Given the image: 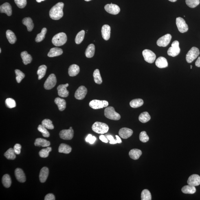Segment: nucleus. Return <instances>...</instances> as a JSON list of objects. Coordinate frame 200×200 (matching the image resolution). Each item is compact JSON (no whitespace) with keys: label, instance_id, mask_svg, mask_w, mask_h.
Here are the masks:
<instances>
[{"label":"nucleus","instance_id":"nucleus-1","mask_svg":"<svg viewBox=\"0 0 200 200\" xmlns=\"http://www.w3.org/2000/svg\"><path fill=\"white\" fill-rule=\"evenodd\" d=\"M64 6L63 2H60L52 7L49 11V16L51 19L58 20L63 17V8Z\"/></svg>","mask_w":200,"mask_h":200},{"label":"nucleus","instance_id":"nucleus-2","mask_svg":"<svg viewBox=\"0 0 200 200\" xmlns=\"http://www.w3.org/2000/svg\"><path fill=\"white\" fill-rule=\"evenodd\" d=\"M67 40V35L64 32H60L54 36L52 43L56 47L61 46L66 43Z\"/></svg>","mask_w":200,"mask_h":200},{"label":"nucleus","instance_id":"nucleus-3","mask_svg":"<svg viewBox=\"0 0 200 200\" xmlns=\"http://www.w3.org/2000/svg\"><path fill=\"white\" fill-rule=\"evenodd\" d=\"M92 129L95 133L98 134H104L109 131V127L107 124L100 122H95L93 124Z\"/></svg>","mask_w":200,"mask_h":200},{"label":"nucleus","instance_id":"nucleus-4","mask_svg":"<svg viewBox=\"0 0 200 200\" xmlns=\"http://www.w3.org/2000/svg\"><path fill=\"white\" fill-rule=\"evenodd\" d=\"M104 114L106 117L111 120H117L121 118L120 114L116 112L114 108L112 106L106 108L104 110Z\"/></svg>","mask_w":200,"mask_h":200},{"label":"nucleus","instance_id":"nucleus-5","mask_svg":"<svg viewBox=\"0 0 200 200\" xmlns=\"http://www.w3.org/2000/svg\"><path fill=\"white\" fill-rule=\"evenodd\" d=\"M200 54L199 49L197 47H193L186 55V61L188 63H192Z\"/></svg>","mask_w":200,"mask_h":200},{"label":"nucleus","instance_id":"nucleus-6","mask_svg":"<svg viewBox=\"0 0 200 200\" xmlns=\"http://www.w3.org/2000/svg\"><path fill=\"white\" fill-rule=\"evenodd\" d=\"M109 105V103L106 100H93L89 104L90 107L94 109H101L107 107Z\"/></svg>","mask_w":200,"mask_h":200},{"label":"nucleus","instance_id":"nucleus-7","mask_svg":"<svg viewBox=\"0 0 200 200\" xmlns=\"http://www.w3.org/2000/svg\"><path fill=\"white\" fill-rule=\"evenodd\" d=\"M57 80L55 75L51 74L47 78L45 82L44 87L47 90H50L53 88L56 85Z\"/></svg>","mask_w":200,"mask_h":200},{"label":"nucleus","instance_id":"nucleus-8","mask_svg":"<svg viewBox=\"0 0 200 200\" xmlns=\"http://www.w3.org/2000/svg\"><path fill=\"white\" fill-rule=\"evenodd\" d=\"M176 25L180 32L182 33L186 32L188 30V27L186 22L183 18L178 17L176 19Z\"/></svg>","mask_w":200,"mask_h":200},{"label":"nucleus","instance_id":"nucleus-9","mask_svg":"<svg viewBox=\"0 0 200 200\" xmlns=\"http://www.w3.org/2000/svg\"><path fill=\"white\" fill-rule=\"evenodd\" d=\"M142 55L144 59L149 63H152L155 61L156 56L155 53L149 49L143 51Z\"/></svg>","mask_w":200,"mask_h":200},{"label":"nucleus","instance_id":"nucleus-10","mask_svg":"<svg viewBox=\"0 0 200 200\" xmlns=\"http://www.w3.org/2000/svg\"><path fill=\"white\" fill-rule=\"evenodd\" d=\"M74 131L72 127H71L69 129L62 130L59 133L60 137L64 140H70L73 138Z\"/></svg>","mask_w":200,"mask_h":200},{"label":"nucleus","instance_id":"nucleus-11","mask_svg":"<svg viewBox=\"0 0 200 200\" xmlns=\"http://www.w3.org/2000/svg\"><path fill=\"white\" fill-rule=\"evenodd\" d=\"M172 39L170 34H167L161 37L157 41V45L160 47H166L169 44Z\"/></svg>","mask_w":200,"mask_h":200},{"label":"nucleus","instance_id":"nucleus-12","mask_svg":"<svg viewBox=\"0 0 200 200\" xmlns=\"http://www.w3.org/2000/svg\"><path fill=\"white\" fill-rule=\"evenodd\" d=\"M87 89L84 86H80L75 93V98L78 100H83L87 95Z\"/></svg>","mask_w":200,"mask_h":200},{"label":"nucleus","instance_id":"nucleus-13","mask_svg":"<svg viewBox=\"0 0 200 200\" xmlns=\"http://www.w3.org/2000/svg\"><path fill=\"white\" fill-rule=\"evenodd\" d=\"M104 9L109 14L115 15L118 14L120 12V8L119 6L112 3L106 5L104 6Z\"/></svg>","mask_w":200,"mask_h":200},{"label":"nucleus","instance_id":"nucleus-14","mask_svg":"<svg viewBox=\"0 0 200 200\" xmlns=\"http://www.w3.org/2000/svg\"><path fill=\"white\" fill-rule=\"evenodd\" d=\"M69 84H68L59 86L57 88L59 96L62 98H66L68 96L69 92L67 90V88Z\"/></svg>","mask_w":200,"mask_h":200},{"label":"nucleus","instance_id":"nucleus-15","mask_svg":"<svg viewBox=\"0 0 200 200\" xmlns=\"http://www.w3.org/2000/svg\"><path fill=\"white\" fill-rule=\"evenodd\" d=\"M187 183L191 186H196L200 185V177L197 174H194L189 178Z\"/></svg>","mask_w":200,"mask_h":200},{"label":"nucleus","instance_id":"nucleus-16","mask_svg":"<svg viewBox=\"0 0 200 200\" xmlns=\"http://www.w3.org/2000/svg\"><path fill=\"white\" fill-rule=\"evenodd\" d=\"M133 130L129 128H123L120 129L119 132V134L121 138L126 139L129 138L133 135Z\"/></svg>","mask_w":200,"mask_h":200},{"label":"nucleus","instance_id":"nucleus-17","mask_svg":"<svg viewBox=\"0 0 200 200\" xmlns=\"http://www.w3.org/2000/svg\"><path fill=\"white\" fill-rule=\"evenodd\" d=\"M111 27L109 25H104L102 27L101 32L103 38L106 41L109 39L111 36Z\"/></svg>","mask_w":200,"mask_h":200},{"label":"nucleus","instance_id":"nucleus-18","mask_svg":"<svg viewBox=\"0 0 200 200\" xmlns=\"http://www.w3.org/2000/svg\"><path fill=\"white\" fill-rule=\"evenodd\" d=\"M0 11L1 13L6 14L8 16H10L12 14V8L10 3L6 2L0 7Z\"/></svg>","mask_w":200,"mask_h":200},{"label":"nucleus","instance_id":"nucleus-19","mask_svg":"<svg viewBox=\"0 0 200 200\" xmlns=\"http://www.w3.org/2000/svg\"><path fill=\"white\" fill-rule=\"evenodd\" d=\"M16 179L20 182L24 183L26 181V177L23 170L20 168L16 169L14 172Z\"/></svg>","mask_w":200,"mask_h":200},{"label":"nucleus","instance_id":"nucleus-20","mask_svg":"<svg viewBox=\"0 0 200 200\" xmlns=\"http://www.w3.org/2000/svg\"><path fill=\"white\" fill-rule=\"evenodd\" d=\"M49 171L48 168L46 167H44L40 172L39 178L41 183H44L47 181L48 177Z\"/></svg>","mask_w":200,"mask_h":200},{"label":"nucleus","instance_id":"nucleus-21","mask_svg":"<svg viewBox=\"0 0 200 200\" xmlns=\"http://www.w3.org/2000/svg\"><path fill=\"white\" fill-rule=\"evenodd\" d=\"M156 65L160 68H164L168 67L167 60L163 57L158 58L155 62Z\"/></svg>","mask_w":200,"mask_h":200},{"label":"nucleus","instance_id":"nucleus-22","mask_svg":"<svg viewBox=\"0 0 200 200\" xmlns=\"http://www.w3.org/2000/svg\"><path fill=\"white\" fill-rule=\"evenodd\" d=\"M80 71V67L76 64H73L70 66L68 73L70 76L73 77L76 76Z\"/></svg>","mask_w":200,"mask_h":200},{"label":"nucleus","instance_id":"nucleus-23","mask_svg":"<svg viewBox=\"0 0 200 200\" xmlns=\"http://www.w3.org/2000/svg\"><path fill=\"white\" fill-rule=\"evenodd\" d=\"M63 51L61 49L58 48V47H54L51 48L50 51L47 54V56L49 57H54L59 56L63 54Z\"/></svg>","mask_w":200,"mask_h":200},{"label":"nucleus","instance_id":"nucleus-24","mask_svg":"<svg viewBox=\"0 0 200 200\" xmlns=\"http://www.w3.org/2000/svg\"><path fill=\"white\" fill-rule=\"evenodd\" d=\"M35 146H42L43 147H46L50 145V142L43 138H37L35 141L34 143Z\"/></svg>","mask_w":200,"mask_h":200},{"label":"nucleus","instance_id":"nucleus-25","mask_svg":"<svg viewBox=\"0 0 200 200\" xmlns=\"http://www.w3.org/2000/svg\"><path fill=\"white\" fill-rule=\"evenodd\" d=\"M142 154L141 150L137 149H134L130 150L129 152V156L133 160H137L139 159Z\"/></svg>","mask_w":200,"mask_h":200},{"label":"nucleus","instance_id":"nucleus-26","mask_svg":"<svg viewBox=\"0 0 200 200\" xmlns=\"http://www.w3.org/2000/svg\"><path fill=\"white\" fill-rule=\"evenodd\" d=\"M55 102L57 105L60 111H62L65 109L66 102L64 99L58 97L55 99Z\"/></svg>","mask_w":200,"mask_h":200},{"label":"nucleus","instance_id":"nucleus-27","mask_svg":"<svg viewBox=\"0 0 200 200\" xmlns=\"http://www.w3.org/2000/svg\"><path fill=\"white\" fill-rule=\"evenodd\" d=\"M22 23L27 27V31L29 32L32 31L34 27V24L31 18L27 17L24 18L22 20Z\"/></svg>","mask_w":200,"mask_h":200},{"label":"nucleus","instance_id":"nucleus-28","mask_svg":"<svg viewBox=\"0 0 200 200\" xmlns=\"http://www.w3.org/2000/svg\"><path fill=\"white\" fill-rule=\"evenodd\" d=\"M21 56L23 62L25 65L30 63L32 61V56L27 53V51H23L21 53Z\"/></svg>","mask_w":200,"mask_h":200},{"label":"nucleus","instance_id":"nucleus-29","mask_svg":"<svg viewBox=\"0 0 200 200\" xmlns=\"http://www.w3.org/2000/svg\"><path fill=\"white\" fill-rule=\"evenodd\" d=\"M180 51L179 47L172 46L168 49L167 53L169 56L175 57L179 54Z\"/></svg>","mask_w":200,"mask_h":200},{"label":"nucleus","instance_id":"nucleus-30","mask_svg":"<svg viewBox=\"0 0 200 200\" xmlns=\"http://www.w3.org/2000/svg\"><path fill=\"white\" fill-rule=\"evenodd\" d=\"M95 46L93 44H91L86 49L85 54L86 56L88 58L93 57L95 54Z\"/></svg>","mask_w":200,"mask_h":200},{"label":"nucleus","instance_id":"nucleus-31","mask_svg":"<svg viewBox=\"0 0 200 200\" xmlns=\"http://www.w3.org/2000/svg\"><path fill=\"white\" fill-rule=\"evenodd\" d=\"M58 151L59 153L65 154H69L71 151V148L68 145L62 144L60 145L58 149Z\"/></svg>","mask_w":200,"mask_h":200},{"label":"nucleus","instance_id":"nucleus-32","mask_svg":"<svg viewBox=\"0 0 200 200\" xmlns=\"http://www.w3.org/2000/svg\"><path fill=\"white\" fill-rule=\"evenodd\" d=\"M182 191L184 194H192L195 193L196 189L195 186L188 185L183 186L182 189Z\"/></svg>","mask_w":200,"mask_h":200},{"label":"nucleus","instance_id":"nucleus-33","mask_svg":"<svg viewBox=\"0 0 200 200\" xmlns=\"http://www.w3.org/2000/svg\"><path fill=\"white\" fill-rule=\"evenodd\" d=\"M6 36L7 39L10 44H13L16 43L17 39L15 34L12 31L10 30H7L6 32Z\"/></svg>","mask_w":200,"mask_h":200},{"label":"nucleus","instance_id":"nucleus-34","mask_svg":"<svg viewBox=\"0 0 200 200\" xmlns=\"http://www.w3.org/2000/svg\"><path fill=\"white\" fill-rule=\"evenodd\" d=\"M151 117L149 114L147 112L141 113L139 117V120L142 123H145L149 121Z\"/></svg>","mask_w":200,"mask_h":200},{"label":"nucleus","instance_id":"nucleus-35","mask_svg":"<svg viewBox=\"0 0 200 200\" xmlns=\"http://www.w3.org/2000/svg\"><path fill=\"white\" fill-rule=\"evenodd\" d=\"M144 101L141 99H137L133 100L130 102V105L134 108L141 107L144 104Z\"/></svg>","mask_w":200,"mask_h":200},{"label":"nucleus","instance_id":"nucleus-36","mask_svg":"<svg viewBox=\"0 0 200 200\" xmlns=\"http://www.w3.org/2000/svg\"><path fill=\"white\" fill-rule=\"evenodd\" d=\"M47 70V67L45 65H42L39 67L37 71L39 80H41L45 76Z\"/></svg>","mask_w":200,"mask_h":200},{"label":"nucleus","instance_id":"nucleus-37","mask_svg":"<svg viewBox=\"0 0 200 200\" xmlns=\"http://www.w3.org/2000/svg\"><path fill=\"white\" fill-rule=\"evenodd\" d=\"M2 182L3 186L6 188H9L11 185L12 182L10 176L8 174L3 175L2 179Z\"/></svg>","mask_w":200,"mask_h":200},{"label":"nucleus","instance_id":"nucleus-38","mask_svg":"<svg viewBox=\"0 0 200 200\" xmlns=\"http://www.w3.org/2000/svg\"><path fill=\"white\" fill-rule=\"evenodd\" d=\"M93 76L95 83L98 84H101L102 83V78L99 69L95 70L93 73Z\"/></svg>","mask_w":200,"mask_h":200},{"label":"nucleus","instance_id":"nucleus-39","mask_svg":"<svg viewBox=\"0 0 200 200\" xmlns=\"http://www.w3.org/2000/svg\"><path fill=\"white\" fill-rule=\"evenodd\" d=\"M15 154L13 149L10 148L5 152L4 156L8 159L14 160L16 157Z\"/></svg>","mask_w":200,"mask_h":200},{"label":"nucleus","instance_id":"nucleus-40","mask_svg":"<svg viewBox=\"0 0 200 200\" xmlns=\"http://www.w3.org/2000/svg\"><path fill=\"white\" fill-rule=\"evenodd\" d=\"M85 35V31L82 30L77 34L75 39V43L77 44H80L83 41Z\"/></svg>","mask_w":200,"mask_h":200},{"label":"nucleus","instance_id":"nucleus-41","mask_svg":"<svg viewBox=\"0 0 200 200\" xmlns=\"http://www.w3.org/2000/svg\"><path fill=\"white\" fill-rule=\"evenodd\" d=\"M47 32V29L46 28H43L42 29L41 32L37 35L35 39V41L36 43H39L44 39L46 34Z\"/></svg>","mask_w":200,"mask_h":200},{"label":"nucleus","instance_id":"nucleus-42","mask_svg":"<svg viewBox=\"0 0 200 200\" xmlns=\"http://www.w3.org/2000/svg\"><path fill=\"white\" fill-rule=\"evenodd\" d=\"M141 198L142 200H151L152 196L149 191L147 190H143L141 193Z\"/></svg>","mask_w":200,"mask_h":200},{"label":"nucleus","instance_id":"nucleus-43","mask_svg":"<svg viewBox=\"0 0 200 200\" xmlns=\"http://www.w3.org/2000/svg\"><path fill=\"white\" fill-rule=\"evenodd\" d=\"M42 124L43 126L49 129H53L54 127L52 121L49 119H45L42 122Z\"/></svg>","mask_w":200,"mask_h":200},{"label":"nucleus","instance_id":"nucleus-44","mask_svg":"<svg viewBox=\"0 0 200 200\" xmlns=\"http://www.w3.org/2000/svg\"><path fill=\"white\" fill-rule=\"evenodd\" d=\"M52 148L48 147L47 148L43 149L40 150L39 152L40 157H41L46 158L48 157L49 152L52 151Z\"/></svg>","mask_w":200,"mask_h":200},{"label":"nucleus","instance_id":"nucleus-45","mask_svg":"<svg viewBox=\"0 0 200 200\" xmlns=\"http://www.w3.org/2000/svg\"><path fill=\"white\" fill-rule=\"evenodd\" d=\"M38 129L39 131L41 132L42 133L43 137H48L50 136V133L47 131V128L42 124H40V125H39Z\"/></svg>","mask_w":200,"mask_h":200},{"label":"nucleus","instance_id":"nucleus-46","mask_svg":"<svg viewBox=\"0 0 200 200\" xmlns=\"http://www.w3.org/2000/svg\"><path fill=\"white\" fill-rule=\"evenodd\" d=\"M15 72L16 75V80L18 83H20L23 79L25 78V75L19 69H16Z\"/></svg>","mask_w":200,"mask_h":200},{"label":"nucleus","instance_id":"nucleus-47","mask_svg":"<svg viewBox=\"0 0 200 200\" xmlns=\"http://www.w3.org/2000/svg\"><path fill=\"white\" fill-rule=\"evenodd\" d=\"M186 3L191 8H194L200 3V0H186Z\"/></svg>","mask_w":200,"mask_h":200},{"label":"nucleus","instance_id":"nucleus-48","mask_svg":"<svg viewBox=\"0 0 200 200\" xmlns=\"http://www.w3.org/2000/svg\"><path fill=\"white\" fill-rule=\"evenodd\" d=\"M5 104L7 107L9 108H14L16 107V103L14 99L11 98H7L5 100Z\"/></svg>","mask_w":200,"mask_h":200},{"label":"nucleus","instance_id":"nucleus-49","mask_svg":"<svg viewBox=\"0 0 200 200\" xmlns=\"http://www.w3.org/2000/svg\"><path fill=\"white\" fill-rule=\"evenodd\" d=\"M116 140L114 139L113 137L111 135H108L107 138L110 141V144H115L118 143L121 144L122 143V141L121 140L120 137L117 135H116Z\"/></svg>","mask_w":200,"mask_h":200},{"label":"nucleus","instance_id":"nucleus-50","mask_svg":"<svg viewBox=\"0 0 200 200\" xmlns=\"http://www.w3.org/2000/svg\"><path fill=\"white\" fill-rule=\"evenodd\" d=\"M139 139L141 142L144 143L147 142L149 140V137L145 131L141 132L139 135Z\"/></svg>","mask_w":200,"mask_h":200},{"label":"nucleus","instance_id":"nucleus-51","mask_svg":"<svg viewBox=\"0 0 200 200\" xmlns=\"http://www.w3.org/2000/svg\"><path fill=\"white\" fill-rule=\"evenodd\" d=\"M16 5L20 8H23L26 6L27 0H14Z\"/></svg>","mask_w":200,"mask_h":200},{"label":"nucleus","instance_id":"nucleus-52","mask_svg":"<svg viewBox=\"0 0 200 200\" xmlns=\"http://www.w3.org/2000/svg\"><path fill=\"white\" fill-rule=\"evenodd\" d=\"M96 137L94 136H92V135L89 134L86 137L85 140L86 142H88L90 144H93L96 140Z\"/></svg>","mask_w":200,"mask_h":200},{"label":"nucleus","instance_id":"nucleus-53","mask_svg":"<svg viewBox=\"0 0 200 200\" xmlns=\"http://www.w3.org/2000/svg\"><path fill=\"white\" fill-rule=\"evenodd\" d=\"M21 146L19 144H16L14 146V149L16 154L19 155L21 153Z\"/></svg>","mask_w":200,"mask_h":200},{"label":"nucleus","instance_id":"nucleus-54","mask_svg":"<svg viewBox=\"0 0 200 200\" xmlns=\"http://www.w3.org/2000/svg\"><path fill=\"white\" fill-rule=\"evenodd\" d=\"M44 199L45 200H55V196L54 194H49L45 196Z\"/></svg>","mask_w":200,"mask_h":200},{"label":"nucleus","instance_id":"nucleus-55","mask_svg":"<svg viewBox=\"0 0 200 200\" xmlns=\"http://www.w3.org/2000/svg\"><path fill=\"white\" fill-rule=\"evenodd\" d=\"M100 139L103 142L106 143L108 142V139L106 138L104 135H101L100 137Z\"/></svg>","mask_w":200,"mask_h":200},{"label":"nucleus","instance_id":"nucleus-56","mask_svg":"<svg viewBox=\"0 0 200 200\" xmlns=\"http://www.w3.org/2000/svg\"><path fill=\"white\" fill-rule=\"evenodd\" d=\"M195 65L198 67H200V56L198 58L195 62Z\"/></svg>","mask_w":200,"mask_h":200},{"label":"nucleus","instance_id":"nucleus-57","mask_svg":"<svg viewBox=\"0 0 200 200\" xmlns=\"http://www.w3.org/2000/svg\"><path fill=\"white\" fill-rule=\"evenodd\" d=\"M36 1L38 3L41 2L42 1H45V0H36Z\"/></svg>","mask_w":200,"mask_h":200},{"label":"nucleus","instance_id":"nucleus-58","mask_svg":"<svg viewBox=\"0 0 200 200\" xmlns=\"http://www.w3.org/2000/svg\"><path fill=\"white\" fill-rule=\"evenodd\" d=\"M170 2H175L177 1V0H169Z\"/></svg>","mask_w":200,"mask_h":200},{"label":"nucleus","instance_id":"nucleus-59","mask_svg":"<svg viewBox=\"0 0 200 200\" xmlns=\"http://www.w3.org/2000/svg\"><path fill=\"white\" fill-rule=\"evenodd\" d=\"M85 1L87 2H89L91 1V0H85Z\"/></svg>","mask_w":200,"mask_h":200},{"label":"nucleus","instance_id":"nucleus-60","mask_svg":"<svg viewBox=\"0 0 200 200\" xmlns=\"http://www.w3.org/2000/svg\"><path fill=\"white\" fill-rule=\"evenodd\" d=\"M192 65H190V69H192Z\"/></svg>","mask_w":200,"mask_h":200},{"label":"nucleus","instance_id":"nucleus-61","mask_svg":"<svg viewBox=\"0 0 200 200\" xmlns=\"http://www.w3.org/2000/svg\"><path fill=\"white\" fill-rule=\"evenodd\" d=\"M1 52V49L0 48V53Z\"/></svg>","mask_w":200,"mask_h":200}]
</instances>
